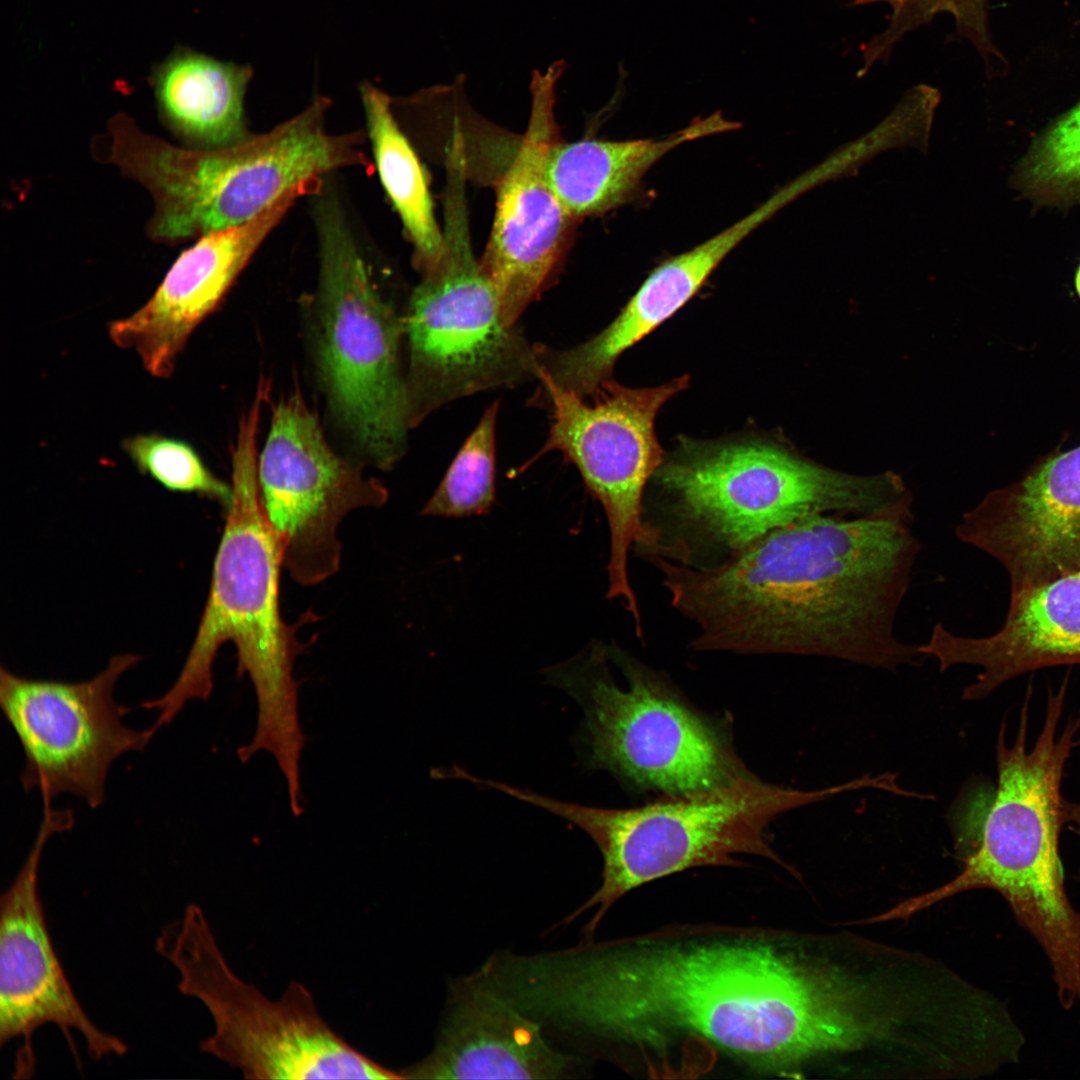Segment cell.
<instances>
[{"instance_id":"1","label":"cell","mask_w":1080,"mask_h":1080,"mask_svg":"<svg viewBox=\"0 0 1080 1080\" xmlns=\"http://www.w3.org/2000/svg\"><path fill=\"white\" fill-rule=\"evenodd\" d=\"M913 522V504L867 516L812 515L716 564L652 560L674 608L696 624V650L896 670L924 657L896 631L922 547Z\"/></svg>"},{"instance_id":"2","label":"cell","mask_w":1080,"mask_h":1080,"mask_svg":"<svg viewBox=\"0 0 1080 1080\" xmlns=\"http://www.w3.org/2000/svg\"><path fill=\"white\" fill-rule=\"evenodd\" d=\"M539 1001L548 1028L578 1050L687 1033L782 1072L820 1050L817 963L768 942L590 940L548 953Z\"/></svg>"},{"instance_id":"3","label":"cell","mask_w":1080,"mask_h":1080,"mask_svg":"<svg viewBox=\"0 0 1080 1080\" xmlns=\"http://www.w3.org/2000/svg\"><path fill=\"white\" fill-rule=\"evenodd\" d=\"M1067 680L1050 691L1042 728L1028 744L1029 698L1015 738L1003 722L996 745L997 786L974 848L951 881L909 898L869 923L907 919L942 900L973 889H991L1043 949L1058 999L1080 1004V912L1071 904L1059 853L1067 823L1061 793L1066 763L1078 745L1080 713L1060 729Z\"/></svg>"},{"instance_id":"4","label":"cell","mask_w":1080,"mask_h":1080,"mask_svg":"<svg viewBox=\"0 0 1080 1080\" xmlns=\"http://www.w3.org/2000/svg\"><path fill=\"white\" fill-rule=\"evenodd\" d=\"M257 433L252 427L240 429L233 449L232 499L190 651L170 689L141 707L157 710L153 727L158 730L189 701L208 700L215 658L224 643L232 642L237 673L248 675L257 701L255 733L238 755L246 762L263 750L273 755L283 773L294 774L306 741L293 675L303 645L296 637L297 625H288L281 615L283 565L261 501Z\"/></svg>"},{"instance_id":"5","label":"cell","mask_w":1080,"mask_h":1080,"mask_svg":"<svg viewBox=\"0 0 1080 1080\" xmlns=\"http://www.w3.org/2000/svg\"><path fill=\"white\" fill-rule=\"evenodd\" d=\"M651 479L665 496V524L643 549L685 565L704 550L723 561L812 515H874L913 499L895 472L851 474L767 440L681 439Z\"/></svg>"},{"instance_id":"6","label":"cell","mask_w":1080,"mask_h":1080,"mask_svg":"<svg viewBox=\"0 0 1080 1080\" xmlns=\"http://www.w3.org/2000/svg\"><path fill=\"white\" fill-rule=\"evenodd\" d=\"M328 105L317 97L273 130L213 149L174 146L119 114L109 122L106 161L151 193L155 212L148 233L154 240L202 236L251 220L332 170L365 163L361 135L325 130Z\"/></svg>"},{"instance_id":"7","label":"cell","mask_w":1080,"mask_h":1080,"mask_svg":"<svg viewBox=\"0 0 1080 1080\" xmlns=\"http://www.w3.org/2000/svg\"><path fill=\"white\" fill-rule=\"evenodd\" d=\"M860 779L817 790L770 784L746 770L722 785L661 798L633 808H603L564 802L530 789L507 786L506 793L579 827L603 858L599 888L562 923L591 908L584 927L589 941L611 906L644 883L699 866H737L735 856L770 859L789 871L766 837L768 825L788 811L860 790Z\"/></svg>"},{"instance_id":"8","label":"cell","mask_w":1080,"mask_h":1080,"mask_svg":"<svg viewBox=\"0 0 1080 1080\" xmlns=\"http://www.w3.org/2000/svg\"><path fill=\"white\" fill-rule=\"evenodd\" d=\"M156 952L179 974L178 989L199 1000L214 1030L200 1050L247 1079H404L340 1037L308 988L292 981L269 999L229 966L201 906L189 904L164 926Z\"/></svg>"},{"instance_id":"9","label":"cell","mask_w":1080,"mask_h":1080,"mask_svg":"<svg viewBox=\"0 0 1080 1080\" xmlns=\"http://www.w3.org/2000/svg\"><path fill=\"white\" fill-rule=\"evenodd\" d=\"M443 202L442 258L423 275L403 318L411 426L448 402L539 374L535 345L504 322L494 286L474 257L465 182L449 180Z\"/></svg>"},{"instance_id":"10","label":"cell","mask_w":1080,"mask_h":1080,"mask_svg":"<svg viewBox=\"0 0 1080 1080\" xmlns=\"http://www.w3.org/2000/svg\"><path fill=\"white\" fill-rule=\"evenodd\" d=\"M607 653L625 687L608 673L601 646L545 672L583 708L590 766L663 794L714 788L745 771L717 729L656 673L618 649Z\"/></svg>"},{"instance_id":"11","label":"cell","mask_w":1080,"mask_h":1080,"mask_svg":"<svg viewBox=\"0 0 1080 1080\" xmlns=\"http://www.w3.org/2000/svg\"><path fill=\"white\" fill-rule=\"evenodd\" d=\"M320 240L321 367L332 402L376 465L402 455L410 427L400 372L399 319L378 294L335 202L317 209Z\"/></svg>"},{"instance_id":"12","label":"cell","mask_w":1080,"mask_h":1080,"mask_svg":"<svg viewBox=\"0 0 1080 1080\" xmlns=\"http://www.w3.org/2000/svg\"><path fill=\"white\" fill-rule=\"evenodd\" d=\"M537 400L550 410L551 426L541 450L529 462L559 451L579 471L586 489L603 507L610 536L607 565L609 599H619L640 627L641 615L628 574V555L648 539L643 495L664 453L654 423L661 406L688 386L683 376L657 387L629 388L612 380L594 405L539 377Z\"/></svg>"},{"instance_id":"13","label":"cell","mask_w":1080,"mask_h":1080,"mask_svg":"<svg viewBox=\"0 0 1080 1080\" xmlns=\"http://www.w3.org/2000/svg\"><path fill=\"white\" fill-rule=\"evenodd\" d=\"M140 659L116 655L81 682L29 679L1 667L0 706L23 750L26 791L39 790L44 803L61 794L80 797L91 808L104 802L113 762L142 751L157 731L127 726L129 708L114 698L118 679Z\"/></svg>"},{"instance_id":"14","label":"cell","mask_w":1080,"mask_h":1080,"mask_svg":"<svg viewBox=\"0 0 1080 1080\" xmlns=\"http://www.w3.org/2000/svg\"><path fill=\"white\" fill-rule=\"evenodd\" d=\"M261 501L282 565L299 584L315 585L339 568L337 530L351 511L381 507L376 479L337 456L299 392L275 407L258 460Z\"/></svg>"},{"instance_id":"15","label":"cell","mask_w":1080,"mask_h":1080,"mask_svg":"<svg viewBox=\"0 0 1080 1080\" xmlns=\"http://www.w3.org/2000/svg\"><path fill=\"white\" fill-rule=\"evenodd\" d=\"M74 823L69 809L44 806L33 847L11 885L0 897V1044L19 1041L13 1078L29 1079L36 1067L33 1036L44 1025L57 1026L75 1059L73 1032L81 1034L89 1055L100 1060L122 1056L125 1042L100 1029L76 997L55 951L38 889L44 846Z\"/></svg>"},{"instance_id":"16","label":"cell","mask_w":1080,"mask_h":1080,"mask_svg":"<svg viewBox=\"0 0 1080 1080\" xmlns=\"http://www.w3.org/2000/svg\"><path fill=\"white\" fill-rule=\"evenodd\" d=\"M527 129L496 195L492 231L480 260L508 326L550 283L567 248L573 223L546 173L557 140L553 79H538Z\"/></svg>"},{"instance_id":"17","label":"cell","mask_w":1080,"mask_h":1080,"mask_svg":"<svg viewBox=\"0 0 1080 1080\" xmlns=\"http://www.w3.org/2000/svg\"><path fill=\"white\" fill-rule=\"evenodd\" d=\"M955 535L997 560L1011 592L1080 570V446L1051 455L963 513Z\"/></svg>"},{"instance_id":"18","label":"cell","mask_w":1080,"mask_h":1080,"mask_svg":"<svg viewBox=\"0 0 1080 1080\" xmlns=\"http://www.w3.org/2000/svg\"><path fill=\"white\" fill-rule=\"evenodd\" d=\"M320 183L297 186L251 220L200 236L178 256L143 306L109 323L112 342L134 350L153 377H170L190 335L217 307L263 240L291 206L316 192Z\"/></svg>"},{"instance_id":"19","label":"cell","mask_w":1080,"mask_h":1080,"mask_svg":"<svg viewBox=\"0 0 1080 1080\" xmlns=\"http://www.w3.org/2000/svg\"><path fill=\"white\" fill-rule=\"evenodd\" d=\"M581 1059L473 972L449 984L434 1046L404 1079H565Z\"/></svg>"},{"instance_id":"20","label":"cell","mask_w":1080,"mask_h":1080,"mask_svg":"<svg viewBox=\"0 0 1080 1080\" xmlns=\"http://www.w3.org/2000/svg\"><path fill=\"white\" fill-rule=\"evenodd\" d=\"M918 649L942 672L956 665L981 669L963 691L968 701L1029 671L1080 664V570L1011 592L1005 622L990 636L959 635L937 622Z\"/></svg>"},{"instance_id":"21","label":"cell","mask_w":1080,"mask_h":1080,"mask_svg":"<svg viewBox=\"0 0 1080 1080\" xmlns=\"http://www.w3.org/2000/svg\"><path fill=\"white\" fill-rule=\"evenodd\" d=\"M740 126L715 112L661 139L556 141L547 156V178L573 219L603 214L631 200L644 175L669 151Z\"/></svg>"},{"instance_id":"22","label":"cell","mask_w":1080,"mask_h":1080,"mask_svg":"<svg viewBox=\"0 0 1080 1080\" xmlns=\"http://www.w3.org/2000/svg\"><path fill=\"white\" fill-rule=\"evenodd\" d=\"M253 70L177 46L152 68L158 110L179 136L203 149L247 138L244 97Z\"/></svg>"},{"instance_id":"23","label":"cell","mask_w":1080,"mask_h":1080,"mask_svg":"<svg viewBox=\"0 0 1080 1080\" xmlns=\"http://www.w3.org/2000/svg\"><path fill=\"white\" fill-rule=\"evenodd\" d=\"M361 96L379 177L425 275L438 266L444 250L425 170L399 128L388 96L370 83L361 86Z\"/></svg>"},{"instance_id":"24","label":"cell","mask_w":1080,"mask_h":1080,"mask_svg":"<svg viewBox=\"0 0 1080 1080\" xmlns=\"http://www.w3.org/2000/svg\"><path fill=\"white\" fill-rule=\"evenodd\" d=\"M499 402L482 415L421 510L424 516L463 518L490 512L495 493V428Z\"/></svg>"},{"instance_id":"25","label":"cell","mask_w":1080,"mask_h":1080,"mask_svg":"<svg viewBox=\"0 0 1080 1080\" xmlns=\"http://www.w3.org/2000/svg\"><path fill=\"white\" fill-rule=\"evenodd\" d=\"M1015 183L1038 204L1080 202V102L1034 142L1017 168Z\"/></svg>"},{"instance_id":"26","label":"cell","mask_w":1080,"mask_h":1080,"mask_svg":"<svg viewBox=\"0 0 1080 1080\" xmlns=\"http://www.w3.org/2000/svg\"><path fill=\"white\" fill-rule=\"evenodd\" d=\"M137 469L164 488L197 493L220 502L227 509L232 488L215 477L195 449L184 440L159 434H138L122 442Z\"/></svg>"},{"instance_id":"27","label":"cell","mask_w":1080,"mask_h":1080,"mask_svg":"<svg viewBox=\"0 0 1080 1080\" xmlns=\"http://www.w3.org/2000/svg\"><path fill=\"white\" fill-rule=\"evenodd\" d=\"M1075 285H1076V291H1077V293H1078V295L1080 297V266H1079V268L1077 270V273H1076Z\"/></svg>"}]
</instances>
